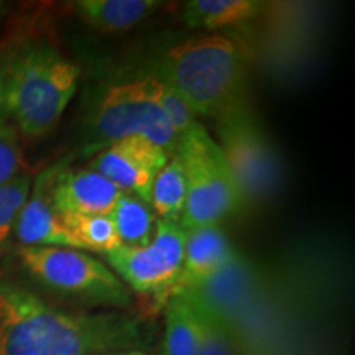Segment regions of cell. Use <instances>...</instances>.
Wrapping results in <instances>:
<instances>
[{"instance_id": "cell-11", "label": "cell", "mask_w": 355, "mask_h": 355, "mask_svg": "<svg viewBox=\"0 0 355 355\" xmlns=\"http://www.w3.org/2000/svg\"><path fill=\"white\" fill-rule=\"evenodd\" d=\"M237 260L239 255L219 225L186 230L183 268L173 288V295L202 290L237 263Z\"/></svg>"}, {"instance_id": "cell-10", "label": "cell", "mask_w": 355, "mask_h": 355, "mask_svg": "<svg viewBox=\"0 0 355 355\" xmlns=\"http://www.w3.org/2000/svg\"><path fill=\"white\" fill-rule=\"evenodd\" d=\"M48 194L63 214L110 216L122 193L91 168H48Z\"/></svg>"}, {"instance_id": "cell-16", "label": "cell", "mask_w": 355, "mask_h": 355, "mask_svg": "<svg viewBox=\"0 0 355 355\" xmlns=\"http://www.w3.org/2000/svg\"><path fill=\"white\" fill-rule=\"evenodd\" d=\"M196 300V308L201 322V337H199L198 355H243L235 327L224 311L211 304L209 301L191 291Z\"/></svg>"}, {"instance_id": "cell-15", "label": "cell", "mask_w": 355, "mask_h": 355, "mask_svg": "<svg viewBox=\"0 0 355 355\" xmlns=\"http://www.w3.org/2000/svg\"><path fill=\"white\" fill-rule=\"evenodd\" d=\"M268 8L259 0H191L184 3L183 21L196 30L234 26L259 17Z\"/></svg>"}, {"instance_id": "cell-6", "label": "cell", "mask_w": 355, "mask_h": 355, "mask_svg": "<svg viewBox=\"0 0 355 355\" xmlns=\"http://www.w3.org/2000/svg\"><path fill=\"white\" fill-rule=\"evenodd\" d=\"M219 145L242 204L265 201L282 180V166L247 99L217 115Z\"/></svg>"}, {"instance_id": "cell-5", "label": "cell", "mask_w": 355, "mask_h": 355, "mask_svg": "<svg viewBox=\"0 0 355 355\" xmlns=\"http://www.w3.org/2000/svg\"><path fill=\"white\" fill-rule=\"evenodd\" d=\"M178 158L184 168L188 198L181 227L184 230L219 225L242 206L241 194L220 146L201 123H193L178 137Z\"/></svg>"}, {"instance_id": "cell-22", "label": "cell", "mask_w": 355, "mask_h": 355, "mask_svg": "<svg viewBox=\"0 0 355 355\" xmlns=\"http://www.w3.org/2000/svg\"><path fill=\"white\" fill-rule=\"evenodd\" d=\"M24 168L20 133L0 119V186L19 176Z\"/></svg>"}, {"instance_id": "cell-4", "label": "cell", "mask_w": 355, "mask_h": 355, "mask_svg": "<svg viewBox=\"0 0 355 355\" xmlns=\"http://www.w3.org/2000/svg\"><path fill=\"white\" fill-rule=\"evenodd\" d=\"M21 266L35 282L86 306L125 311L132 291L102 261L76 248L20 247Z\"/></svg>"}, {"instance_id": "cell-18", "label": "cell", "mask_w": 355, "mask_h": 355, "mask_svg": "<svg viewBox=\"0 0 355 355\" xmlns=\"http://www.w3.org/2000/svg\"><path fill=\"white\" fill-rule=\"evenodd\" d=\"M122 247H145L152 242L157 219L150 204L133 194L122 193L112 214Z\"/></svg>"}, {"instance_id": "cell-19", "label": "cell", "mask_w": 355, "mask_h": 355, "mask_svg": "<svg viewBox=\"0 0 355 355\" xmlns=\"http://www.w3.org/2000/svg\"><path fill=\"white\" fill-rule=\"evenodd\" d=\"M61 219L84 252H97L105 255L122 247L110 216L63 214Z\"/></svg>"}, {"instance_id": "cell-23", "label": "cell", "mask_w": 355, "mask_h": 355, "mask_svg": "<svg viewBox=\"0 0 355 355\" xmlns=\"http://www.w3.org/2000/svg\"><path fill=\"white\" fill-rule=\"evenodd\" d=\"M97 355H152L148 350H117V352H105Z\"/></svg>"}, {"instance_id": "cell-3", "label": "cell", "mask_w": 355, "mask_h": 355, "mask_svg": "<svg viewBox=\"0 0 355 355\" xmlns=\"http://www.w3.org/2000/svg\"><path fill=\"white\" fill-rule=\"evenodd\" d=\"M157 78L176 91L196 117H217L245 101L243 55L222 35L191 38L173 46L159 63Z\"/></svg>"}, {"instance_id": "cell-9", "label": "cell", "mask_w": 355, "mask_h": 355, "mask_svg": "<svg viewBox=\"0 0 355 355\" xmlns=\"http://www.w3.org/2000/svg\"><path fill=\"white\" fill-rule=\"evenodd\" d=\"M170 157L146 139L128 137L102 148L89 168L109 180L121 193L133 194L150 204L155 178Z\"/></svg>"}, {"instance_id": "cell-1", "label": "cell", "mask_w": 355, "mask_h": 355, "mask_svg": "<svg viewBox=\"0 0 355 355\" xmlns=\"http://www.w3.org/2000/svg\"><path fill=\"white\" fill-rule=\"evenodd\" d=\"M148 345L150 329L137 314L69 313L0 282V355H97Z\"/></svg>"}, {"instance_id": "cell-21", "label": "cell", "mask_w": 355, "mask_h": 355, "mask_svg": "<svg viewBox=\"0 0 355 355\" xmlns=\"http://www.w3.org/2000/svg\"><path fill=\"white\" fill-rule=\"evenodd\" d=\"M152 87L157 104L162 109V112L165 114L168 122L171 123L173 130L178 133V137L188 130L193 123L198 122L196 115L188 107V104L181 99V96L176 91H173L162 79L152 76Z\"/></svg>"}, {"instance_id": "cell-7", "label": "cell", "mask_w": 355, "mask_h": 355, "mask_svg": "<svg viewBox=\"0 0 355 355\" xmlns=\"http://www.w3.org/2000/svg\"><path fill=\"white\" fill-rule=\"evenodd\" d=\"M91 130L101 150L128 137L146 139L168 155L178 148V133L157 104L152 76L107 87L92 114Z\"/></svg>"}, {"instance_id": "cell-20", "label": "cell", "mask_w": 355, "mask_h": 355, "mask_svg": "<svg viewBox=\"0 0 355 355\" xmlns=\"http://www.w3.org/2000/svg\"><path fill=\"white\" fill-rule=\"evenodd\" d=\"M32 189V176L20 173L12 181L0 186V257L7 250L15 229L17 217Z\"/></svg>"}, {"instance_id": "cell-13", "label": "cell", "mask_w": 355, "mask_h": 355, "mask_svg": "<svg viewBox=\"0 0 355 355\" xmlns=\"http://www.w3.org/2000/svg\"><path fill=\"white\" fill-rule=\"evenodd\" d=\"M163 7L158 0H79L74 12L84 24L104 33L127 32Z\"/></svg>"}, {"instance_id": "cell-17", "label": "cell", "mask_w": 355, "mask_h": 355, "mask_svg": "<svg viewBox=\"0 0 355 355\" xmlns=\"http://www.w3.org/2000/svg\"><path fill=\"white\" fill-rule=\"evenodd\" d=\"M188 198V183H186L184 168L178 155H171L162 171L155 178L152 193H150V207L155 216L163 220H181Z\"/></svg>"}, {"instance_id": "cell-8", "label": "cell", "mask_w": 355, "mask_h": 355, "mask_svg": "<svg viewBox=\"0 0 355 355\" xmlns=\"http://www.w3.org/2000/svg\"><path fill=\"white\" fill-rule=\"evenodd\" d=\"M184 243L186 230L178 222L158 219L148 245L119 247L104 257L128 290L165 306L183 268Z\"/></svg>"}, {"instance_id": "cell-14", "label": "cell", "mask_w": 355, "mask_h": 355, "mask_svg": "<svg viewBox=\"0 0 355 355\" xmlns=\"http://www.w3.org/2000/svg\"><path fill=\"white\" fill-rule=\"evenodd\" d=\"M163 308H165L163 355H198L201 322H199L193 293H176Z\"/></svg>"}, {"instance_id": "cell-2", "label": "cell", "mask_w": 355, "mask_h": 355, "mask_svg": "<svg viewBox=\"0 0 355 355\" xmlns=\"http://www.w3.org/2000/svg\"><path fill=\"white\" fill-rule=\"evenodd\" d=\"M79 78V66L48 40H12L0 48V119L26 139L48 135L76 94Z\"/></svg>"}, {"instance_id": "cell-24", "label": "cell", "mask_w": 355, "mask_h": 355, "mask_svg": "<svg viewBox=\"0 0 355 355\" xmlns=\"http://www.w3.org/2000/svg\"><path fill=\"white\" fill-rule=\"evenodd\" d=\"M6 12H7V3L0 2V15H3Z\"/></svg>"}, {"instance_id": "cell-12", "label": "cell", "mask_w": 355, "mask_h": 355, "mask_svg": "<svg viewBox=\"0 0 355 355\" xmlns=\"http://www.w3.org/2000/svg\"><path fill=\"white\" fill-rule=\"evenodd\" d=\"M13 237L20 242V247H61L83 250L79 242L66 229L60 212L53 206L48 194L46 170L32 183L28 198L17 217Z\"/></svg>"}]
</instances>
